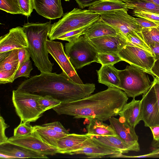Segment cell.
<instances>
[{
    "label": "cell",
    "mask_w": 159,
    "mask_h": 159,
    "mask_svg": "<svg viewBox=\"0 0 159 159\" xmlns=\"http://www.w3.org/2000/svg\"><path fill=\"white\" fill-rule=\"evenodd\" d=\"M128 99L122 90L110 87L77 101L62 102L52 109L59 115L74 118H94L104 121L119 115Z\"/></svg>",
    "instance_id": "1"
},
{
    "label": "cell",
    "mask_w": 159,
    "mask_h": 159,
    "mask_svg": "<svg viewBox=\"0 0 159 159\" xmlns=\"http://www.w3.org/2000/svg\"><path fill=\"white\" fill-rule=\"evenodd\" d=\"M42 96L49 95L62 102L77 101L93 93L95 84H80L71 80L63 71L61 73H41L24 80L17 89Z\"/></svg>",
    "instance_id": "2"
},
{
    "label": "cell",
    "mask_w": 159,
    "mask_h": 159,
    "mask_svg": "<svg viewBox=\"0 0 159 159\" xmlns=\"http://www.w3.org/2000/svg\"><path fill=\"white\" fill-rule=\"evenodd\" d=\"M51 22L27 23L22 27L28 40L27 49L34 65L41 73L52 72L54 65L49 59L46 45Z\"/></svg>",
    "instance_id": "3"
},
{
    "label": "cell",
    "mask_w": 159,
    "mask_h": 159,
    "mask_svg": "<svg viewBox=\"0 0 159 159\" xmlns=\"http://www.w3.org/2000/svg\"><path fill=\"white\" fill-rule=\"evenodd\" d=\"M100 14L88 10L75 8L51 25L48 37L53 41L67 33L89 25L100 18Z\"/></svg>",
    "instance_id": "4"
},
{
    "label": "cell",
    "mask_w": 159,
    "mask_h": 159,
    "mask_svg": "<svg viewBox=\"0 0 159 159\" xmlns=\"http://www.w3.org/2000/svg\"><path fill=\"white\" fill-rule=\"evenodd\" d=\"M147 72L136 66L127 65L122 70H118L120 79L119 89L129 97L134 98L147 92L153 82L149 79Z\"/></svg>",
    "instance_id": "5"
},
{
    "label": "cell",
    "mask_w": 159,
    "mask_h": 159,
    "mask_svg": "<svg viewBox=\"0 0 159 159\" xmlns=\"http://www.w3.org/2000/svg\"><path fill=\"white\" fill-rule=\"evenodd\" d=\"M41 96L17 89L13 90L12 101L21 121L34 122L42 116L44 111L40 108L38 102Z\"/></svg>",
    "instance_id": "6"
},
{
    "label": "cell",
    "mask_w": 159,
    "mask_h": 159,
    "mask_svg": "<svg viewBox=\"0 0 159 159\" xmlns=\"http://www.w3.org/2000/svg\"><path fill=\"white\" fill-rule=\"evenodd\" d=\"M65 51L75 69L98 61V52L84 35L74 42L66 43Z\"/></svg>",
    "instance_id": "7"
},
{
    "label": "cell",
    "mask_w": 159,
    "mask_h": 159,
    "mask_svg": "<svg viewBox=\"0 0 159 159\" xmlns=\"http://www.w3.org/2000/svg\"><path fill=\"white\" fill-rule=\"evenodd\" d=\"M128 10L121 9L107 11L101 14L100 18L113 28L117 34L126 39L128 34L139 33L142 29L134 18L128 13Z\"/></svg>",
    "instance_id": "8"
},
{
    "label": "cell",
    "mask_w": 159,
    "mask_h": 159,
    "mask_svg": "<svg viewBox=\"0 0 159 159\" xmlns=\"http://www.w3.org/2000/svg\"><path fill=\"white\" fill-rule=\"evenodd\" d=\"M122 61L138 67L150 74L155 60L153 55L136 47L127 45L118 53Z\"/></svg>",
    "instance_id": "9"
},
{
    "label": "cell",
    "mask_w": 159,
    "mask_h": 159,
    "mask_svg": "<svg viewBox=\"0 0 159 159\" xmlns=\"http://www.w3.org/2000/svg\"><path fill=\"white\" fill-rule=\"evenodd\" d=\"M46 45L48 53L52 56L63 71L75 82L84 84L64 50L62 43L48 39Z\"/></svg>",
    "instance_id": "10"
},
{
    "label": "cell",
    "mask_w": 159,
    "mask_h": 159,
    "mask_svg": "<svg viewBox=\"0 0 159 159\" xmlns=\"http://www.w3.org/2000/svg\"><path fill=\"white\" fill-rule=\"evenodd\" d=\"M141 120L145 127L159 125V109L152 84L149 90L143 94L141 100Z\"/></svg>",
    "instance_id": "11"
},
{
    "label": "cell",
    "mask_w": 159,
    "mask_h": 159,
    "mask_svg": "<svg viewBox=\"0 0 159 159\" xmlns=\"http://www.w3.org/2000/svg\"><path fill=\"white\" fill-rule=\"evenodd\" d=\"M7 142L47 156L54 155L59 153L57 148L52 147L44 142L34 130L31 134L22 137L13 136L9 138Z\"/></svg>",
    "instance_id": "12"
},
{
    "label": "cell",
    "mask_w": 159,
    "mask_h": 159,
    "mask_svg": "<svg viewBox=\"0 0 159 159\" xmlns=\"http://www.w3.org/2000/svg\"><path fill=\"white\" fill-rule=\"evenodd\" d=\"M94 143L87 134H69L58 140L57 148L59 153L71 155L72 152Z\"/></svg>",
    "instance_id": "13"
},
{
    "label": "cell",
    "mask_w": 159,
    "mask_h": 159,
    "mask_svg": "<svg viewBox=\"0 0 159 159\" xmlns=\"http://www.w3.org/2000/svg\"><path fill=\"white\" fill-rule=\"evenodd\" d=\"M28 47L26 35L21 27L11 29L8 33L0 38V53L15 49L27 48Z\"/></svg>",
    "instance_id": "14"
},
{
    "label": "cell",
    "mask_w": 159,
    "mask_h": 159,
    "mask_svg": "<svg viewBox=\"0 0 159 159\" xmlns=\"http://www.w3.org/2000/svg\"><path fill=\"white\" fill-rule=\"evenodd\" d=\"M98 53L118 54L125 46L129 45L126 38L120 34L107 35L89 39Z\"/></svg>",
    "instance_id": "15"
},
{
    "label": "cell",
    "mask_w": 159,
    "mask_h": 159,
    "mask_svg": "<svg viewBox=\"0 0 159 159\" xmlns=\"http://www.w3.org/2000/svg\"><path fill=\"white\" fill-rule=\"evenodd\" d=\"M110 125L115 131L116 134L129 145L136 148L138 152L140 148L138 142V136L135 130V128L128 125L120 118L114 116L109 119Z\"/></svg>",
    "instance_id": "16"
},
{
    "label": "cell",
    "mask_w": 159,
    "mask_h": 159,
    "mask_svg": "<svg viewBox=\"0 0 159 159\" xmlns=\"http://www.w3.org/2000/svg\"><path fill=\"white\" fill-rule=\"evenodd\" d=\"M33 2L37 12L47 19H55L64 14L61 0H33Z\"/></svg>",
    "instance_id": "17"
},
{
    "label": "cell",
    "mask_w": 159,
    "mask_h": 159,
    "mask_svg": "<svg viewBox=\"0 0 159 159\" xmlns=\"http://www.w3.org/2000/svg\"><path fill=\"white\" fill-rule=\"evenodd\" d=\"M0 154L9 158H48L47 155L7 142L0 144Z\"/></svg>",
    "instance_id": "18"
},
{
    "label": "cell",
    "mask_w": 159,
    "mask_h": 159,
    "mask_svg": "<svg viewBox=\"0 0 159 159\" xmlns=\"http://www.w3.org/2000/svg\"><path fill=\"white\" fill-rule=\"evenodd\" d=\"M88 135L95 142L116 149L122 154L127 153L130 151L138 152L136 148L125 142L117 135Z\"/></svg>",
    "instance_id": "19"
},
{
    "label": "cell",
    "mask_w": 159,
    "mask_h": 159,
    "mask_svg": "<svg viewBox=\"0 0 159 159\" xmlns=\"http://www.w3.org/2000/svg\"><path fill=\"white\" fill-rule=\"evenodd\" d=\"M120 118L129 126L135 128L141 120V100L133 98L126 103L119 114Z\"/></svg>",
    "instance_id": "20"
},
{
    "label": "cell",
    "mask_w": 159,
    "mask_h": 159,
    "mask_svg": "<svg viewBox=\"0 0 159 159\" xmlns=\"http://www.w3.org/2000/svg\"><path fill=\"white\" fill-rule=\"evenodd\" d=\"M118 70L113 65H102L99 70H96L98 82L108 88H118L120 84Z\"/></svg>",
    "instance_id": "21"
},
{
    "label": "cell",
    "mask_w": 159,
    "mask_h": 159,
    "mask_svg": "<svg viewBox=\"0 0 159 159\" xmlns=\"http://www.w3.org/2000/svg\"><path fill=\"white\" fill-rule=\"evenodd\" d=\"M94 142L93 144L75 151L71 155L82 154L88 156V158H99L105 156L122 153L116 149Z\"/></svg>",
    "instance_id": "22"
},
{
    "label": "cell",
    "mask_w": 159,
    "mask_h": 159,
    "mask_svg": "<svg viewBox=\"0 0 159 159\" xmlns=\"http://www.w3.org/2000/svg\"><path fill=\"white\" fill-rule=\"evenodd\" d=\"M116 30L100 18L90 25L84 31L83 35L89 39L107 35L116 36Z\"/></svg>",
    "instance_id": "23"
},
{
    "label": "cell",
    "mask_w": 159,
    "mask_h": 159,
    "mask_svg": "<svg viewBox=\"0 0 159 159\" xmlns=\"http://www.w3.org/2000/svg\"><path fill=\"white\" fill-rule=\"evenodd\" d=\"M33 127L35 133L44 142L55 148H57L58 140L67 135L57 132L42 125H35Z\"/></svg>",
    "instance_id": "24"
},
{
    "label": "cell",
    "mask_w": 159,
    "mask_h": 159,
    "mask_svg": "<svg viewBox=\"0 0 159 159\" xmlns=\"http://www.w3.org/2000/svg\"><path fill=\"white\" fill-rule=\"evenodd\" d=\"M18 49L0 53V71L16 73L19 67Z\"/></svg>",
    "instance_id": "25"
},
{
    "label": "cell",
    "mask_w": 159,
    "mask_h": 159,
    "mask_svg": "<svg viewBox=\"0 0 159 159\" xmlns=\"http://www.w3.org/2000/svg\"><path fill=\"white\" fill-rule=\"evenodd\" d=\"M121 9H129L126 3L118 0H101L89 7L88 10L100 15L107 11Z\"/></svg>",
    "instance_id": "26"
},
{
    "label": "cell",
    "mask_w": 159,
    "mask_h": 159,
    "mask_svg": "<svg viewBox=\"0 0 159 159\" xmlns=\"http://www.w3.org/2000/svg\"><path fill=\"white\" fill-rule=\"evenodd\" d=\"M88 124L86 126L87 134L93 135H117L110 125L104 123L98 119L94 118L86 119Z\"/></svg>",
    "instance_id": "27"
},
{
    "label": "cell",
    "mask_w": 159,
    "mask_h": 159,
    "mask_svg": "<svg viewBox=\"0 0 159 159\" xmlns=\"http://www.w3.org/2000/svg\"><path fill=\"white\" fill-rule=\"evenodd\" d=\"M141 33L143 41L149 47L155 43H159V31L157 27L142 28Z\"/></svg>",
    "instance_id": "28"
},
{
    "label": "cell",
    "mask_w": 159,
    "mask_h": 159,
    "mask_svg": "<svg viewBox=\"0 0 159 159\" xmlns=\"http://www.w3.org/2000/svg\"><path fill=\"white\" fill-rule=\"evenodd\" d=\"M126 39L129 45L140 48L153 55L150 48L143 41L141 32L128 34L126 36Z\"/></svg>",
    "instance_id": "29"
},
{
    "label": "cell",
    "mask_w": 159,
    "mask_h": 159,
    "mask_svg": "<svg viewBox=\"0 0 159 159\" xmlns=\"http://www.w3.org/2000/svg\"><path fill=\"white\" fill-rule=\"evenodd\" d=\"M126 4L128 9L143 10L159 14V6L150 2L137 1Z\"/></svg>",
    "instance_id": "30"
},
{
    "label": "cell",
    "mask_w": 159,
    "mask_h": 159,
    "mask_svg": "<svg viewBox=\"0 0 159 159\" xmlns=\"http://www.w3.org/2000/svg\"><path fill=\"white\" fill-rule=\"evenodd\" d=\"M0 9L12 14H22L18 0H0Z\"/></svg>",
    "instance_id": "31"
},
{
    "label": "cell",
    "mask_w": 159,
    "mask_h": 159,
    "mask_svg": "<svg viewBox=\"0 0 159 159\" xmlns=\"http://www.w3.org/2000/svg\"><path fill=\"white\" fill-rule=\"evenodd\" d=\"M98 62L102 65H114L122 61L118 54L114 53H98L97 56Z\"/></svg>",
    "instance_id": "32"
},
{
    "label": "cell",
    "mask_w": 159,
    "mask_h": 159,
    "mask_svg": "<svg viewBox=\"0 0 159 159\" xmlns=\"http://www.w3.org/2000/svg\"><path fill=\"white\" fill-rule=\"evenodd\" d=\"M38 103L40 108L44 112L59 105L61 102L51 96H42L38 100Z\"/></svg>",
    "instance_id": "33"
},
{
    "label": "cell",
    "mask_w": 159,
    "mask_h": 159,
    "mask_svg": "<svg viewBox=\"0 0 159 159\" xmlns=\"http://www.w3.org/2000/svg\"><path fill=\"white\" fill-rule=\"evenodd\" d=\"M30 123L21 121L20 124L14 129L13 136L20 138L31 134L34 131V128Z\"/></svg>",
    "instance_id": "34"
},
{
    "label": "cell",
    "mask_w": 159,
    "mask_h": 159,
    "mask_svg": "<svg viewBox=\"0 0 159 159\" xmlns=\"http://www.w3.org/2000/svg\"><path fill=\"white\" fill-rule=\"evenodd\" d=\"M133 15L143 18L156 24H159V14L143 10L135 9L133 11Z\"/></svg>",
    "instance_id": "35"
},
{
    "label": "cell",
    "mask_w": 159,
    "mask_h": 159,
    "mask_svg": "<svg viewBox=\"0 0 159 159\" xmlns=\"http://www.w3.org/2000/svg\"><path fill=\"white\" fill-rule=\"evenodd\" d=\"M90 25L67 33L58 37L57 39L66 40L68 42H74L80 36L83 35L84 31Z\"/></svg>",
    "instance_id": "36"
},
{
    "label": "cell",
    "mask_w": 159,
    "mask_h": 159,
    "mask_svg": "<svg viewBox=\"0 0 159 159\" xmlns=\"http://www.w3.org/2000/svg\"><path fill=\"white\" fill-rule=\"evenodd\" d=\"M33 69L31 61L30 60L25 62L17 71L15 77V80L20 77L26 78L30 77V74Z\"/></svg>",
    "instance_id": "37"
},
{
    "label": "cell",
    "mask_w": 159,
    "mask_h": 159,
    "mask_svg": "<svg viewBox=\"0 0 159 159\" xmlns=\"http://www.w3.org/2000/svg\"><path fill=\"white\" fill-rule=\"evenodd\" d=\"M22 15L27 17L31 15L34 9L33 0H18Z\"/></svg>",
    "instance_id": "38"
},
{
    "label": "cell",
    "mask_w": 159,
    "mask_h": 159,
    "mask_svg": "<svg viewBox=\"0 0 159 159\" xmlns=\"http://www.w3.org/2000/svg\"><path fill=\"white\" fill-rule=\"evenodd\" d=\"M159 157V148H155V149L151 152L145 155L136 156H127L124 155L122 153L110 156L111 158H147L155 157Z\"/></svg>",
    "instance_id": "39"
},
{
    "label": "cell",
    "mask_w": 159,
    "mask_h": 159,
    "mask_svg": "<svg viewBox=\"0 0 159 159\" xmlns=\"http://www.w3.org/2000/svg\"><path fill=\"white\" fill-rule=\"evenodd\" d=\"M42 125L60 133L65 134H69V132L63 126L60 122L58 121L45 124Z\"/></svg>",
    "instance_id": "40"
},
{
    "label": "cell",
    "mask_w": 159,
    "mask_h": 159,
    "mask_svg": "<svg viewBox=\"0 0 159 159\" xmlns=\"http://www.w3.org/2000/svg\"><path fill=\"white\" fill-rule=\"evenodd\" d=\"M16 73L8 71H0V83L6 84L12 83L15 80Z\"/></svg>",
    "instance_id": "41"
},
{
    "label": "cell",
    "mask_w": 159,
    "mask_h": 159,
    "mask_svg": "<svg viewBox=\"0 0 159 159\" xmlns=\"http://www.w3.org/2000/svg\"><path fill=\"white\" fill-rule=\"evenodd\" d=\"M18 50L19 69L25 62L30 60L31 56L27 48H19Z\"/></svg>",
    "instance_id": "42"
},
{
    "label": "cell",
    "mask_w": 159,
    "mask_h": 159,
    "mask_svg": "<svg viewBox=\"0 0 159 159\" xmlns=\"http://www.w3.org/2000/svg\"><path fill=\"white\" fill-rule=\"evenodd\" d=\"M0 144L7 142L8 139L5 134L6 129L9 126L5 122V120L1 116L0 117Z\"/></svg>",
    "instance_id": "43"
},
{
    "label": "cell",
    "mask_w": 159,
    "mask_h": 159,
    "mask_svg": "<svg viewBox=\"0 0 159 159\" xmlns=\"http://www.w3.org/2000/svg\"><path fill=\"white\" fill-rule=\"evenodd\" d=\"M135 20L142 28H148L157 27V24L146 19L140 18H134Z\"/></svg>",
    "instance_id": "44"
},
{
    "label": "cell",
    "mask_w": 159,
    "mask_h": 159,
    "mask_svg": "<svg viewBox=\"0 0 159 159\" xmlns=\"http://www.w3.org/2000/svg\"><path fill=\"white\" fill-rule=\"evenodd\" d=\"M101 0H75L79 7L83 9Z\"/></svg>",
    "instance_id": "45"
},
{
    "label": "cell",
    "mask_w": 159,
    "mask_h": 159,
    "mask_svg": "<svg viewBox=\"0 0 159 159\" xmlns=\"http://www.w3.org/2000/svg\"><path fill=\"white\" fill-rule=\"evenodd\" d=\"M155 61L159 60V43H155L149 46Z\"/></svg>",
    "instance_id": "46"
},
{
    "label": "cell",
    "mask_w": 159,
    "mask_h": 159,
    "mask_svg": "<svg viewBox=\"0 0 159 159\" xmlns=\"http://www.w3.org/2000/svg\"><path fill=\"white\" fill-rule=\"evenodd\" d=\"M150 74L159 79V60L155 61L151 70Z\"/></svg>",
    "instance_id": "47"
},
{
    "label": "cell",
    "mask_w": 159,
    "mask_h": 159,
    "mask_svg": "<svg viewBox=\"0 0 159 159\" xmlns=\"http://www.w3.org/2000/svg\"><path fill=\"white\" fill-rule=\"evenodd\" d=\"M154 78L152 84L154 86L156 94L158 107L159 109V79L153 76Z\"/></svg>",
    "instance_id": "48"
},
{
    "label": "cell",
    "mask_w": 159,
    "mask_h": 159,
    "mask_svg": "<svg viewBox=\"0 0 159 159\" xmlns=\"http://www.w3.org/2000/svg\"><path fill=\"white\" fill-rule=\"evenodd\" d=\"M152 133L153 140H159V125H154L149 127Z\"/></svg>",
    "instance_id": "49"
},
{
    "label": "cell",
    "mask_w": 159,
    "mask_h": 159,
    "mask_svg": "<svg viewBox=\"0 0 159 159\" xmlns=\"http://www.w3.org/2000/svg\"><path fill=\"white\" fill-rule=\"evenodd\" d=\"M126 3H130L137 1H142L146 2H150L159 6V0H118Z\"/></svg>",
    "instance_id": "50"
},
{
    "label": "cell",
    "mask_w": 159,
    "mask_h": 159,
    "mask_svg": "<svg viewBox=\"0 0 159 159\" xmlns=\"http://www.w3.org/2000/svg\"><path fill=\"white\" fill-rule=\"evenodd\" d=\"M152 146L155 149L159 148V140L155 141L153 140L152 143Z\"/></svg>",
    "instance_id": "51"
},
{
    "label": "cell",
    "mask_w": 159,
    "mask_h": 159,
    "mask_svg": "<svg viewBox=\"0 0 159 159\" xmlns=\"http://www.w3.org/2000/svg\"><path fill=\"white\" fill-rule=\"evenodd\" d=\"M157 24V28L159 31V24Z\"/></svg>",
    "instance_id": "52"
},
{
    "label": "cell",
    "mask_w": 159,
    "mask_h": 159,
    "mask_svg": "<svg viewBox=\"0 0 159 159\" xmlns=\"http://www.w3.org/2000/svg\"><path fill=\"white\" fill-rule=\"evenodd\" d=\"M66 1H69L70 0H65Z\"/></svg>",
    "instance_id": "53"
}]
</instances>
